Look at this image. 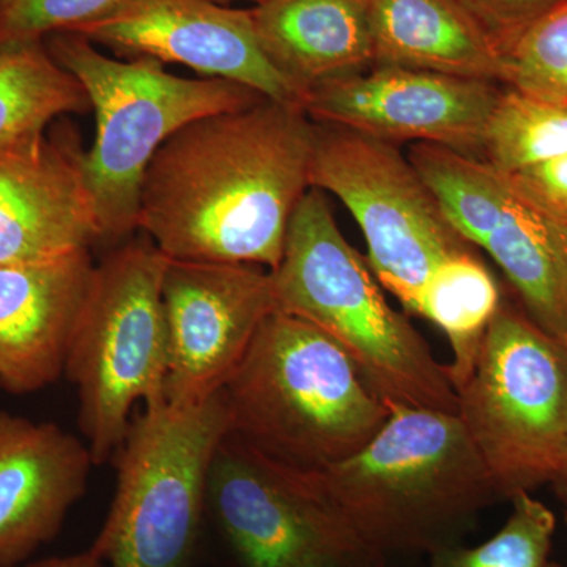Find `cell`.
<instances>
[{"mask_svg":"<svg viewBox=\"0 0 567 567\" xmlns=\"http://www.w3.org/2000/svg\"><path fill=\"white\" fill-rule=\"evenodd\" d=\"M312 142L301 104L265 99L194 121L153 156L137 229L171 260L274 271L311 188Z\"/></svg>","mask_w":567,"mask_h":567,"instance_id":"1","label":"cell"},{"mask_svg":"<svg viewBox=\"0 0 567 567\" xmlns=\"http://www.w3.org/2000/svg\"><path fill=\"white\" fill-rule=\"evenodd\" d=\"M390 417L354 456L322 472L336 505L383 558L457 546L499 502L454 413L388 405Z\"/></svg>","mask_w":567,"mask_h":567,"instance_id":"2","label":"cell"},{"mask_svg":"<svg viewBox=\"0 0 567 567\" xmlns=\"http://www.w3.org/2000/svg\"><path fill=\"white\" fill-rule=\"evenodd\" d=\"M230 434L293 468L322 473L360 453L390 406L334 339L275 309L221 390Z\"/></svg>","mask_w":567,"mask_h":567,"instance_id":"3","label":"cell"},{"mask_svg":"<svg viewBox=\"0 0 567 567\" xmlns=\"http://www.w3.org/2000/svg\"><path fill=\"white\" fill-rule=\"evenodd\" d=\"M271 279L276 309L334 339L388 405L457 415L446 365L435 360L409 317L388 303L368 260L346 240L320 189L309 188L295 208Z\"/></svg>","mask_w":567,"mask_h":567,"instance_id":"4","label":"cell"},{"mask_svg":"<svg viewBox=\"0 0 567 567\" xmlns=\"http://www.w3.org/2000/svg\"><path fill=\"white\" fill-rule=\"evenodd\" d=\"M44 44L80 81L95 112V141L84 166L100 241L107 244L137 229L142 183L164 142L194 121L265 100L237 82L175 76L153 59H112L80 33H52Z\"/></svg>","mask_w":567,"mask_h":567,"instance_id":"5","label":"cell"},{"mask_svg":"<svg viewBox=\"0 0 567 567\" xmlns=\"http://www.w3.org/2000/svg\"><path fill=\"white\" fill-rule=\"evenodd\" d=\"M229 434L223 393L194 405L163 399L133 416L114 456L110 513L91 547L106 567L192 566L213 461Z\"/></svg>","mask_w":567,"mask_h":567,"instance_id":"6","label":"cell"},{"mask_svg":"<svg viewBox=\"0 0 567 567\" xmlns=\"http://www.w3.org/2000/svg\"><path fill=\"white\" fill-rule=\"evenodd\" d=\"M167 265L169 259L147 238L118 246L93 268L65 375L76 386L81 431L95 465L114 458L136 404L164 399Z\"/></svg>","mask_w":567,"mask_h":567,"instance_id":"7","label":"cell"},{"mask_svg":"<svg viewBox=\"0 0 567 567\" xmlns=\"http://www.w3.org/2000/svg\"><path fill=\"white\" fill-rule=\"evenodd\" d=\"M457 401L499 498L554 481L567 447V347L524 309L502 301Z\"/></svg>","mask_w":567,"mask_h":567,"instance_id":"8","label":"cell"},{"mask_svg":"<svg viewBox=\"0 0 567 567\" xmlns=\"http://www.w3.org/2000/svg\"><path fill=\"white\" fill-rule=\"evenodd\" d=\"M309 183L346 205L364 235L372 274L406 315L415 316L421 290L440 264L475 251L395 144L315 122Z\"/></svg>","mask_w":567,"mask_h":567,"instance_id":"9","label":"cell"},{"mask_svg":"<svg viewBox=\"0 0 567 567\" xmlns=\"http://www.w3.org/2000/svg\"><path fill=\"white\" fill-rule=\"evenodd\" d=\"M207 517L234 567H386L322 473L281 464L233 434L213 461Z\"/></svg>","mask_w":567,"mask_h":567,"instance_id":"10","label":"cell"},{"mask_svg":"<svg viewBox=\"0 0 567 567\" xmlns=\"http://www.w3.org/2000/svg\"><path fill=\"white\" fill-rule=\"evenodd\" d=\"M432 189L457 233L502 268L525 315L567 347V224L484 159H447Z\"/></svg>","mask_w":567,"mask_h":567,"instance_id":"11","label":"cell"},{"mask_svg":"<svg viewBox=\"0 0 567 567\" xmlns=\"http://www.w3.org/2000/svg\"><path fill=\"white\" fill-rule=\"evenodd\" d=\"M167 333L164 401L194 405L221 393L276 309L260 265L171 260L163 281Z\"/></svg>","mask_w":567,"mask_h":567,"instance_id":"12","label":"cell"},{"mask_svg":"<svg viewBox=\"0 0 567 567\" xmlns=\"http://www.w3.org/2000/svg\"><path fill=\"white\" fill-rule=\"evenodd\" d=\"M502 91L496 82L374 65L315 85L306 92L303 107L316 123L483 159L488 121Z\"/></svg>","mask_w":567,"mask_h":567,"instance_id":"13","label":"cell"},{"mask_svg":"<svg viewBox=\"0 0 567 567\" xmlns=\"http://www.w3.org/2000/svg\"><path fill=\"white\" fill-rule=\"evenodd\" d=\"M74 33L123 59L181 63L265 99L303 106V93L265 54L251 10L212 0H134L115 17Z\"/></svg>","mask_w":567,"mask_h":567,"instance_id":"14","label":"cell"},{"mask_svg":"<svg viewBox=\"0 0 567 567\" xmlns=\"http://www.w3.org/2000/svg\"><path fill=\"white\" fill-rule=\"evenodd\" d=\"M85 151L61 118L0 144V265L40 262L100 241Z\"/></svg>","mask_w":567,"mask_h":567,"instance_id":"15","label":"cell"},{"mask_svg":"<svg viewBox=\"0 0 567 567\" xmlns=\"http://www.w3.org/2000/svg\"><path fill=\"white\" fill-rule=\"evenodd\" d=\"M91 451L54 423L0 410V567L28 561L85 495Z\"/></svg>","mask_w":567,"mask_h":567,"instance_id":"16","label":"cell"},{"mask_svg":"<svg viewBox=\"0 0 567 567\" xmlns=\"http://www.w3.org/2000/svg\"><path fill=\"white\" fill-rule=\"evenodd\" d=\"M93 268L91 249L0 265V386L7 393H37L65 374Z\"/></svg>","mask_w":567,"mask_h":567,"instance_id":"17","label":"cell"},{"mask_svg":"<svg viewBox=\"0 0 567 567\" xmlns=\"http://www.w3.org/2000/svg\"><path fill=\"white\" fill-rule=\"evenodd\" d=\"M251 11L265 54L303 100L375 65L369 0H265Z\"/></svg>","mask_w":567,"mask_h":567,"instance_id":"18","label":"cell"},{"mask_svg":"<svg viewBox=\"0 0 567 567\" xmlns=\"http://www.w3.org/2000/svg\"><path fill=\"white\" fill-rule=\"evenodd\" d=\"M375 65L503 85L499 48L462 0H369Z\"/></svg>","mask_w":567,"mask_h":567,"instance_id":"19","label":"cell"},{"mask_svg":"<svg viewBox=\"0 0 567 567\" xmlns=\"http://www.w3.org/2000/svg\"><path fill=\"white\" fill-rule=\"evenodd\" d=\"M499 306L498 284L475 251L456 254L440 264L421 290L415 316L446 334L453 350L446 372L456 393L475 369L484 334Z\"/></svg>","mask_w":567,"mask_h":567,"instance_id":"20","label":"cell"},{"mask_svg":"<svg viewBox=\"0 0 567 567\" xmlns=\"http://www.w3.org/2000/svg\"><path fill=\"white\" fill-rule=\"evenodd\" d=\"M91 110L84 87L54 61L44 40L0 43V144Z\"/></svg>","mask_w":567,"mask_h":567,"instance_id":"21","label":"cell"},{"mask_svg":"<svg viewBox=\"0 0 567 567\" xmlns=\"http://www.w3.org/2000/svg\"><path fill=\"white\" fill-rule=\"evenodd\" d=\"M567 153V104L503 87L484 137L483 159L509 175Z\"/></svg>","mask_w":567,"mask_h":567,"instance_id":"22","label":"cell"},{"mask_svg":"<svg viewBox=\"0 0 567 567\" xmlns=\"http://www.w3.org/2000/svg\"><path fill=\"white\" fill-rule=\"evenodd\" d=\"M511 503L513 511L494 537L476 547L442 548L429 557V567H547L557 517L529 492Z\"/></svg>","mask_w":567,"mask_h":567,"instance_id":"23","label":"cell"},{"mask_svg":"<svg viewBox=\"0 0 567 567\" xmlns=\"http://www.w3.org/2000/svg\"><path fill=\"white\" fill-rule=\"evenodd\" d=\"M503 87L567 104V0L503 51Z\"/></svg>","mask_w":567,"mask_h":567,"instance_id":"24","label":"cell"},{"mask_svg":"<svg viewBox=\"0 0 567 567\" xmlns=\"http://www.w3.org/2000/svg\"><path fill=\"white\" fill-rule=\"evenodd\" d=\"M134 0H0L3 41L44 40L115 17Z\"/></svg>","mask_w":567,"mask_h":567,"instance_id":"25","label":"cell"},{"mask_svg":"<svg viewBox=\"0 0 567 567\" xmlns=\"http://www.w3.org/2000/svg\"><path fill=\"white\" fill-rule=\"evenodd\" d=\"M499 51H505L529 24L565 0H462Z\"/></svg>","mask_w":567,"mask_h":567,"instance_id":"26","label":"cell"},{"mask_svg":"<svg viewBox=\"0 0 567 567\" xmlns=\"http://www.w3.org/2000/svg\"><path fill=\"white\" fill-rule=\"evenodd\" d=\"M506 177L529 203L567 224V153Z\"/></svg>","mask_w":567,"mask_h":567,"instance_id":"27","label":"cell"},{"mask_svg":"<svg viewBox=\"0 0 567 567\" xmlns=\"http://www.w3.org/2000/svg\"><path fill=\"white\" fill-rule=\"evenodd\" d=\"M28 567H106V565L92 548H89V550L65 555V557L40 559Z\"/></svg>","mask_w":567,"mask_h":567,"instance_id":"28","label":"cell"},{"mask_svg":"<svg viewBox=\"0 0 567 567\" xmlns=\"http://www.w3.org/2000/svg\"><path fill=\"white\" fill-rule=\"evenodd\" d=\"M555 488H557V494L559 498L567 505V447L565 451V456H563L561 464H559V468L557 475H555L554 481H551Z\"/></svg>","mask_w":567,"mask_h":567,"instance_id":"29","label":"cell"},{"mask_svg":"<svg viewBox=\"0 0 567 567\" xmlns=\"http://www.w3.org/2000/svg\"><path fill=\"white\" fill-rule=\"evenodd\" d=\"M212 2L223 3V6H226V3L237 2V0H212ZM244 2H254L256 6H259V3L265 2V0H244Z\"/></svg>","mask_w":567,"mask_h":567,"instance_id":"30","label":"cell"},{"mask_svg":"<svg viewBox=\"0 0 567 567\" xmlns=\"http://www.w3.org/2000/svg\"><path fill=\"white\" fill-rule=\"evenodd\" d=\"M547 567H565V566H563L561 563L550 561V563H548Z\"/></svg>","mask_w":567,"mask_h":567,"instance_id":"31","label":"cell"},{"mask_svg":"<svg viewBox=\"0 0 567 567\" xmlns=\"http://www.w3.org/2000/svg\"><path fill=\"white\" fill-rule=\"evenodd\" d=\"M565 520H566V525H567V511H566V514H565Z\"/></svg>","mask_w":567,"mask_h":567,"instance_id":"32","label":"cell"},{"mask_svg":"<svg viewBox=\"0 0 567 567\" xmlns=\"http://www.w3.org/2000/svg\"><path fill=\"white\" fill-rule=\"evenodd\" d=\"M0 39H2V29H0Z\"/></svg>","mask_w":567,"mask_h":567,"instance_id":"33","label":"cell"}]
</instances>
